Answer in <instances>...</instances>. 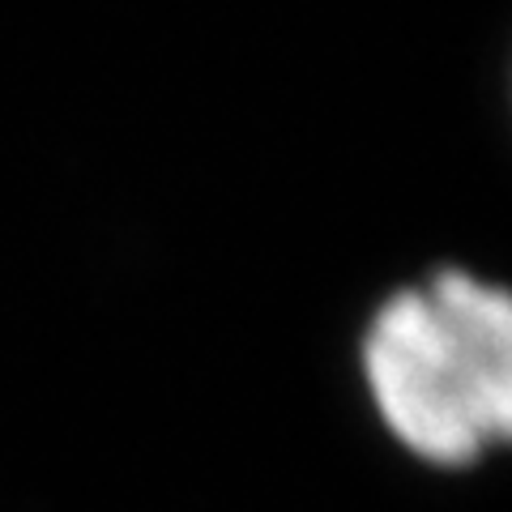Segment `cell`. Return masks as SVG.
Instances as JSON below:
<instances>
[{"label":"cell","instance_id":"obj_1","mask_svg":"<svg viewBox=\"0 0 512 512\" xmlns=\"http://www.w3.org/2000/svg\"><path fill=\"white\" fill-rule=\"evenodd\" d=\"M359 372L380 427L427 466L512 448V291L470 269L402 286L367 320Z\"/></svg>","mask_w":512,"mask_h":512}]
</instances>
